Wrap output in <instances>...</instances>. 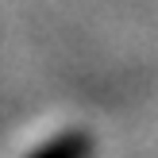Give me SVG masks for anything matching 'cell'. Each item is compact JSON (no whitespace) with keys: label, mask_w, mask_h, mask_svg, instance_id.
Returning <instances> with one entry per match:
<instances>
[{"label":"cell","mask_w":158,"mask_h":158,"mask_svg":"<svg viewBox=\"0 0 158 158\" xmlns=\"http://www.w3.org/2000/svg\"><path fill=\"white\" fill-rule=\"evenodd\" d=\"M15 158H93V135L77 123H54L43 127L35 139L15 151Z\"/></svg>","instance_id":"obj_1"}]
</instances>
